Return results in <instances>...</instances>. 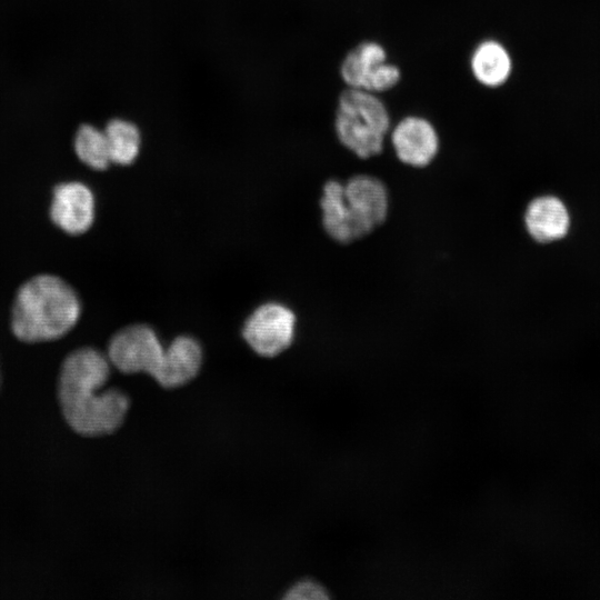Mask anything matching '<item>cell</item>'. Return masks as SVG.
<instances>
[{"instance_id":"1","label":"cell","mask_w":600,"mask_h":600,"mask_svg":"<svg viewBox=\"0 0 600 600\" xmlns=\"http://www.w3.org/2000/svg\"><path fill=\"white\" fill-rule=\"evenodd\" d=\"M110 361L101 351L83 347L68 354L59 377V400L69 426L78 433L97 437L116 431L129 409L128 397L118 389L101 390Z\"/></svg>"},{"instance_id":"2","label":"cell","mask_w":600,"mask_h":600,"mask_svg":"<svg viewBox=\"0 0 600 600\" xmlns=\"http://www.w3.org/2000/svg\"><path fill=\"white\" fill-rule=\"evenodd\" d=\"M80 314V299L67 281L53 274H38L17 291L11 330L23 342L51 341L66 336Z\"/></svg>"},{"instance_id":"3","label":"cell","mask_w":600,"mask_h":600,"mask_svg":"<svg viewBox=\"0 0 600 600\" xmlns=\"http://www.w3.org/2000/svg\"><path fill=\"white\" fill-rule=\"evenodd\" d=\"M390 127V113L376 93L352 88L340 93L334 132L340 144L357 159L367 161L380 156Z\"/></svg>"},{"instance_id":"4","label":"cell","mask_w":600,"mask_h":600,"mask_svg":"<svg viewBox=\"0 0 600 600\" xmlns=\"http://www.w3.org/2000/svg\"><path fill=\"white\" fill-rule=\"evenodd\" d=\"M347 88L380 93L393 89L401 79L398 66L387 61V51L376 41H362L352 48L340 64Z\"/></svg>"},{"instance_id":"5","label":"cell","mask_w":600,"mask_h":600,"mask_svg":"<svg viewBox=\"0 0 600 600\" xmlns=\"http://www.w3.org/2000/svg\"><path fill=\"white\" fill-rule=\"evenodd\" d=\"M297 318L287 306L268 302L259 306L246 320L242 336L250 348L262 357H274L293 341Z\"/></svg>"},{"instance_id":"6","label":"cell","mask_w":600,"mask_h":600,"mask_svg":"<svg viewBox=\"0 0 600 600\" xmlns=\"http://www.w3.org/2000/svg\"><path fill=\"white\" fill-rule=\"evenodd\" d=\"M163 344L152 328L146 324H131L113 334L107 357L111 364L123 373L154 372Z\"/></svg>"},{"instance_id":"7","label":"cell","mask_w":600,"mask_h":600,"mask_svg":"<svg viewBox=\"0 0 600 600\" xmlns=\"http://www.w3.org/2000/svg\"><path fill=\"white\" fill-rule=\"evenodd\" d=\"M344 197L364 237L387 221L390 192L382 178L373 173L356 172L344 181Z\"/></svg>"},{"instance_id":"8","label":"cell","mask_w":600,"mask_h":600,"mask_svg":"<svg viewBox=\"0 0 600 600\" xmlns=\"http://www.w3.org/2000/svg\"><path fill=\"white\" fill-rule=\"evenodd\" d=\"M390 141L394 157L404 167L424 169L440 151V137L427 118L407 116L392 128Z\"/></svg>"},{"instance_id":"9","label":"cell","mask_w":600,"mask_h":600,"mask_svg":"<svg viewBox=\"0 0 600 600\" xmlns=\"http://www.w3.org/2000/svg\"><path fill=\"white\" fill-rule=\"evenodd\" d=\"M94 196L79 181L59 183L53 189L50 206L52 222L71 236L87 232L94 220Z\"/></svg>"},{"instance_id":"10","label":"cell","mask_w":600,"mask_h":600,"mask_svg":"<svg viewBox=\"0 0 600 600\" xmlns=\"http://www.w3.org/2000/svg\"><path fill=\"white\" fill-rule=\"evenodd\" d=\"M321 224L338 244L348 246L364 237L344 197V181L331 178L322 186L319 199Z\"/></svg>"},{"instance_id":"11","label":"cell","mask_w":600,"mask_h":600,"mask_svg":"<svg viewBox=\"0 0 600 600\" xmlns=\"http://www.w3.org/2000/svg\"><path fill=\"white\" fill-rule=\"evenodd\" d=\"M202 358V348L194 338L179 336L163 348L152 377L164 388L181 387L198 374Z\"/></svg>"},{"instance_id":"12","label":"cell","mask_w":600,"mask_h":600,"mask_svg":"<svg viewBox=\"0 0 600 600\" xmlns=\"http://www.w3.org/2000/svg\"><path fill=\"white\" fill-rule=\"evenodd\" d=\"M523 224L533 241L541 244L551 243L568 233L570 214L561 199L552 194H541L527 204Z\"/></svg>"},{"instance_id":"13","label":"cell","mask_w":600,"mask_h":600,"mask_svg":"<svg viewBox=\"0 0 600 600\" xmlns=\"http://www.w3.org/2000/svg\"><path fill=\"white\" fill-rule=\"evenodd\" d=\"M473 78L487 88H498L507 82L512 60L506 47L494 39L480 42L470 58Z\"/></svg>"},{"instance_id":"14","label":"cell","mask_w":600,"mask_h":600,"mask_svg":"<svg viewBox=\"0 0 600 600\" xmlns=\"http://www.w3.org/2000/svg\"><path fill=\"white\" fill-rule=\"evenodd\" d=\"M111 163L129 166L136 161L141 149L139 127L123 118L111 119L103 129Z\"/></svg>"},{"instance_id":"15","label":"cell","mask_w":600,"mask_h":600,"mask_svg":"<svg viewBox=\"0 0 600 600\" xmlns=\"http://www.w3.org/2000/svg\"><path fill=\"white\" fill-rule=\"evenodd\" d=\"M73 148L79 160L93 170H106L111 164L104 131L92 124L79 127Z\"/></svg>"},{"instance_id":"16","label":"cell","mask_w":600,"mask_h":600,"mask_svg":"<svg viewBox=\"0 0 600 600\" xmlns=\"http://www.w3.org/2000/svg\"><path fill=\"white\" fill-rule=\"evenodd\" d=\"M284 598L290 600H319L328 598V594L319 583L303 580L292 586Z\"/></svg>"}]
</instances>
